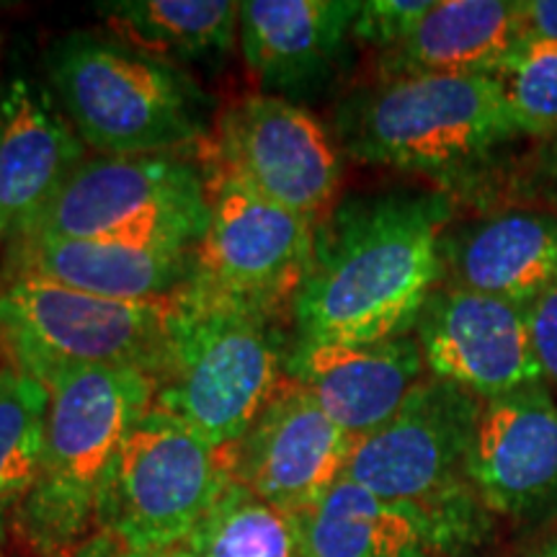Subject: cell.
<instances>
[{
    "mask_svg": "<svg viewBox=\"0 0 557 557\" xmlns=\"http://www.w3.org/2000/svg\"><path fill=\"white\" fill-rule=\"evenodd\" d=\"M297 517L305 557H431L444 547L436 527L416 508L344 478Z\"/></svg>",
    "mask_w": 557,
    "mask_h": 557,
    "instance_id": "cell-21",
    "label": "cell"
},
{
    "mask_svg": "<svg viewBox=\"0 0 557 557\" xmlns=\"http://www.w3.org/2000/svg\"><path fill=\"white\" fill-rule=\"evenodd\" d=\"M338 148L359 163L434 178L475 169L513 129L496 75H408L346 96Z\"/></svg>",
    "mask_w": 557,
    "mask_h": 557,
    "instance_id": "cell-4",
    "label": "cell"
},
{
    "mask_svg": "<svg viewBox=\"0 0 557 557\" xmlns=\"http://www.w3.org/2000/svg\"><path fill=\"white\" fill-rule=\"evenodd\" d=\"M227 449H218L163 410L150 408L124 438L99 519L120 545L176 549L230 483Z\"/></svg>",
    "mask_w": 557,
    "mask_h": 557,
    "instance_id": "cell-9",
    "label": "cell"
},
{
    "mask_svg": "<svg viewBox=\"0 0 557 557\" xmlns=\"http://www.w3.org/2000/svg\"><path fill=\"white\" fill-rule=\"evenodd\" d=\"M519 135H557V39H524L496 73Z\"/></svg>",
    "mask_w": 557,
    "mask_h": 557,
    "instance_id": "cell-25",
    "label": "cell"
},
{
    "mask_svg": "<svg viewBox=\"0 0 557 557\" xmlns=\"http://www.w3.org/2000/svg\"><path fill=\"white\" fill-rule=\"evenodd\" d=\"M96 11L120 39L173 65H209L238 45L240 3L233 0H111Z\"/></svg>",
    "mask_w": 557,
    "mask_h": 557,
    "instance_id": "cell-22",
    "label": "cell"
},
{
    "mask_svg": "<svg viewBox=\"0 0 557 557\" xmlns=\"http://www.w3.org/2000/svg\"><path fill=\"white\" fill-rule=\"evenodd\" d=\"M34 377L50 387V416L26 524L45 540H70L99 517L124 438L152 408V382L137 369L88 364H50Z\"/></svg>",
    "mask_w": 557,
    "mask_h": 557,
    "instance_id": "cell-5",
    "label": "cell"
},
{
    "mask_svg": "<svg viewBox=\"0 0 557 557\" xmlns=\"http://www.w3.org/2000/svg\"><path fill=\"white\" fill-rule=\"evenodd\" d=\"M449 214V199L426 191L357 194L333 205L292 302V344L408 336L444 276Z\"/></svg>",
    "mask_w": 557,
    "mask_h": 557,
    "instance_id": "cell-1",
    "label": "cell"
},
{
    "mask_svg": "<svg viewBox=\"0 0 557 557\" xmlns=\"http://www.w3.org/2000/svg\"><path fill=\"white\" fill-rule=\"evenodd\" d=\"M173 302H122L37 276H0V361L26 374L50 364H88L150 377Z\"/></svg>",
    "mask_w": 557,
    "mask_h": 557,
    "instance_id": "cell-8",
    "label": "cell"
},
{
    "mask_svg": "<svg viewBox=\"0 0 557 557\" xmlns=\"http://www.w3.org/2000/svg\"><path fill=\"white\" fill-rule=\"evenodd\" d=\"M197 156L205 171L299 218L320 222L336 205V143L302 103L282 96L253 94L230 103Z\"/></svg>",
    "mask_w": 557,
    "mask_h": 557,
    "instance_id": "cell-10",
    "label": "cell"
},
{
    "mask_svg": "<svg viewBox=\"0 0 557 557\" xmlns=\"http://www.w3.org/2000/svg\"><path fill=\"white\" fill-rule=\"evenodd\" d=\"M207 227L209 189L199 160L156 152L86 158L26 235L197 248Z\"/></svg>",
    "mask_w": 557,
    "mask_h": 557,
    "instance_id": "cell-7",
    "label": "cell"
},
{
    "mask_svg": "<svg viewBox=\"0 0 557 557\" xmlns=\"http://www.w3.org/2000/svg\"><path fill=\"white\" fill-rule=\"evenodd\" d=\"M354 444L357 438L287 377L227 447L230 478L282 511L302 513L344 478Z\"/></svg>",
    "mask_w": 557,
    "mask_h": 557,
    "instance_id": "cell-12",
    "label": "cell"
},
{
    "mask_svg": "<svg viewBox=\"0 0 557 557\" xmlns=\"http://www.w3.org/2000/svg\"><path fill=\"white\" fill-rule=\"evenodd\" d=\"M468 478L480 506L500 517L557 511V403L545 382L483 400Z\"/></svg>",
    "mask_w": 557,
    "mask_h": 557,
    "instance_id": "cell-14",
    "label": "cell"
},
{
    "mask_svg": "<svg viewBox=\"0 0 557 557\" xmlns=\"http://www.w3.org/2000/svg\"><path fill=\"white\" fill-rule=\"evenodd\" d=\"M483 400L438 377H423L398 413L361 436L344 480L374 496L416 508L436 527L444 547L470 540L480 504L468 457Z\"/></svg>",
    "mask_w": 557,
    "mask_h": 557,
    "instance_id": "cell-6",
    "label": "cell"
},
{
    "mask_svg": "<svg viewBox=\"0 0 557 557\" xmlns=\"http://www.w3.org/2000/svg\"><path fill=\"white\" fill-rule=\"evenodd\" d=\"M178 557H305L297 513L230 480L207 517L173 549Z\"/></svg>",
    "mask_w": 557,
    "mask_h": 557,
    "instance_id": "cell-23",
    "label": "cell"
},
{
    "mask_svg": "<svg viewBox=\"0 0 557 557\" xmlns=\"http://www.w3.org/2000/svg\"><path fill=\"white\" fill-rule=\"evenodd\" d=\"M521 24L527 39H557V0L521 3Z\"/></svg>",
    "mask_w": 557,
    "mask_h": 557,
    "instance_id": "cell-28",
    "label": "cell"
},
{
    "mask_svg": "<svg viewBox=\"0 0 557 557\" xmlns=\"http://www.w3.org/2000/svg\"><path fill=\"white\" fill-rule=\"evenodd\" d=\"M209 227L197 246V287L287 315L310 269L315 220L209 173Z\"/></svg>",
    "mask_w": 557,
    "mask_h": 557,
    "instance_id": "cell-11",
    "label": "cell"
},
{
    "mask_svg": "<svg viewBox=\"0 0 557 557\" xmlns=\"http://www.w3.org/2000/svg\"><path fill=\"white\" fill-rule=\"evenodd\" d=\"M451 287L529 308L557 284V218L508 212L444 238Z\"/></svg>",
    "mask_w": 557,
    "mask_h": 557,
    "instance_id": "cell-20",
    "label": "cell"
},
{
    "mask_svg": "<svg viewBox=\"0 0 557 557\" xmlns=\"http://www.w3.org/2000/svg\"><path fill=\"white\" fill-rule=\"evenodd\" d=\"M555 156H557V150H555Z\"/></svg>",
    "mask_w": 557,
    "mask_h": 557,
    "instance_id": "cell-31",
    "label": "cell"
},
{
    "mask_svg": "<svg viewBox=\"0 0 557 557\" xmlns=\"http://www.w3.org/2000/svg\"><path fill=\"white\" fill-rule=\"evenodd\" d=\"M45 65L60 109L99 156L189 152L212 132V99L199 83L120 37L70 32Z\"/></svg>",
    "mask_w": 557,
    "mask_h": 557,
    "instance_id": "cell-3",
    "label": "cell"
},
{
    "mask_svg": "<svg viewBox=\"0 0 557 557\" xmlns=\"http://www.w3.org/2000/svg\"><path fill=\"white\" fill-rule=\"evenodd\" d=\"M431 5L434 0H364L354 18L351 37L361 45L387 52L416 32Z\"/></svg>",
    "mask_w": 557,
    "mask_h": 557,
    "instance_id": "cell-26",
    "label": "cell"
},
{
    "mask_svg": "<svg viewBox=\"0 0 557 557\" xmlns=\"http://www.w3.org/2000/svg\"><path fill=\"white\" fill-rule=\"evenodd\" d=\"M529 333L545 380L557 382V284L529 305Z\"/></svg>",
    "mask_w": 557,
    "mask_h": 557,
    "instance_id": "cell-27",
    "label": "cell"
},
{
    "mask_svg": "<svg viewBox=\"0 0 557 557\" xmlns=\"http://www.w3.org/2000/svg\"><path fill=\"white\" fill-rule=\"evenodd\" d=\"M86 557H178L173 549H132L124 547L114 540V545H99L96 553H88Z\"/></svg>",
    "mask_w": 557,
    "mask_h": 557,
    "instance_id": "cell-29",
    "label": "cell"
},
{
    "mask_svg": "<svg viewBox=\"0 0 557 557\" xmlns=\"http://www.w3.org/2000/svg\"><path fill=\"white\" fill-rule=\"evenodd\" d=\"M50 387L0 364V508L29 496L45 455Z\"/></svg>",
    "mask_w": 557,
    "mask_h": 557,
    "instance_id": "cell-24",
    "label": "cell"
},
{
    "mask_svg": "<svg viewBox=\"0 0 557 557\" xmlns=\"http://www.w3.org/2000/svg\"><path fill=\"white\" fill-rule=\"evenodd\" d=\"M527 39L521 3L434 0L416 32L382 52V81L408 75H496Z\"/></svg>",
    "mask_w": 557,
    "mask_h": 557,
    "instance_id": "cell-19",
    "label": "cell"
},
{
    "mask_svg": "<svg viewBox=\"0 0 557 557\" xmlns=\"http://www.w3.org/2000/svg\"><path fill=\"white\" fill-rule=\"evenodd\" d=\"M534 557H557V534H555V537H553V540H549V542H547V545H545V547H542V549H540V553H537V555H534Z\"/></svg>",
    "mask_w": 557,
    "mask_h": 557,
    "instance_id": "cell-30",
    "label": "cell"
},
{
    "mask_svg": "<svg viewBox=\"0 0 557 557\" xmlns=\"http://www.w3.org/2000/svg\"><path fill=\"white\" fill-rule=\"evenodd\" d=\"M86 160L52 88L29 75L0 86V246L24 238Z\"/></svg>",
    "mask_w": 557,
    "mask_h": 557,
    "instance_id": "cell-15",
    "label": "cell"
},
{
    "mask_svg": "<svg viewBox=\"0 0 557 557\" xmlns=\"http://www.w3.org/2000/svg\"><path fill=\"white\" fill-rule=\"evenodd\" d=\"M527 310L451 284L438 287L416 323L431 377L451 382L480 400L545 382Z\"/></svg>",
    "mask_w": 557,
    "mask_h": 557,
    "instance_id": "cell-13",
    "label": "cell"
},
{
    "mask_svg": "<svg viewBox=\"0 0 557 557\" xmlns=\"http://www.w3.org/2000/svg\"><path fill=\"white\" fill-rule=\"evenodd\" d=\"M289 318L189 284L152 369V408L218 449L233 447L287 380Z\"/></svg>",
    "mask_w": 557,
    "mask_h": 557,
    "instance_id": "cell-2",
    "label": "cell"
},
{
    "mask_svg": "<svg viewBox=\"0 0 557 557\" xmlns=\"http://www.w3.org/2000/svg\"><path fill=\"white\" fill-rule=\"evenodd\" d=\"M197 248L26 235L5 246L0 276H37L122 302H169L194 282Z\"/></svg>",
    "mask_w": 557,
    "mask_h": 557,
    "instance_id": "cell-17",
    "label": "cell"
},
{
    "mask_svg": "<svg viewBox=\"0 0 557 557\" xmlns=\"http://www.w3.org/2000/svg\"><path fill=\"white\" fill-rule=\"evenodd\" d=\"M287 377L359 442L398 413L426 377V361L410 333L374 344H292Z\"/></svg>",
    "mask_w": 557,
    "mask_h": 557,
    "instance_id": "cell-18",
    "label": "cell"
},
{
    "mask_svg": "<svg viewBox=\"0 0 557 557\" xmlns=\"http://www.w3.org/2000/svg\"><path fill=\"white\" fill-rule=\"evenodd\" d=\"M357 0H243V60L271 96L323 94L348 62Z\"/></svg>",
    "mask_w": 557,
    "mask_h": 557,
    "instance_id": "cell-16",
    "label": "cell"
}]
</instances>
